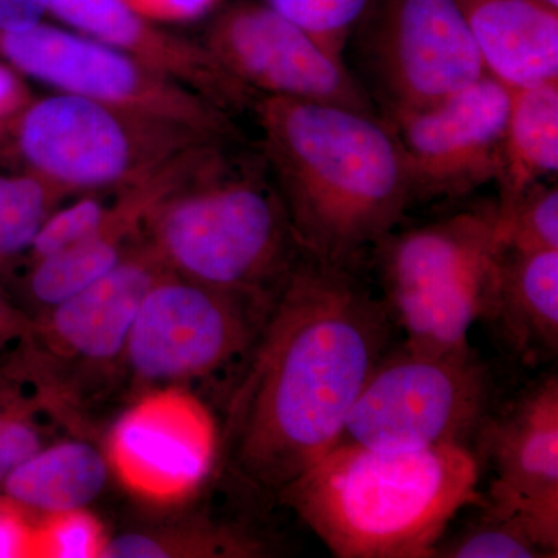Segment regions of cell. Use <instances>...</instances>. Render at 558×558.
Segmentation results:
<instances>
[{
	"label": "cell",
	"mask_w": 558,
	"mask_h": 558,
	"mask_svg": "<svg viewBox=\"0 0 558 558\" xmlns=\"http://www.w3.org/2000/svg\"><path fill=\"white\" fill-rule=\"evenodd\" d=\"M395 325L354 267L301 253L231 396L220 446L236 478L277 498L332 449Z\"/></svg>",
	"instance_id": "obj_1"
},
{
	"label": "cell",
	"mask_w": 558,
	"mask_h": 558,
	"mask_svg": "<svg viewBox=\"0 0 558 558\" xmlns=\"http://www.w3.org/2000/svg\"><path fill=\"white\" fill-rule=\"evenodd\" d=\"M260 154L303 252L355 267L413 205L405 157L377 113L258 97Z\"/></svg>",
	"instance_id": "obj_2"
},
{
	"label": "cell",
	"mask_w": 558,
	"mask_h": 558,
	"mask_svg": "<svg viewBox=\"0 0 558 558\" xmlns=\"http://www.w3.org/2000/svg\"><path fill=\"white\" fill-rule=\"evenodd\" d=\"M472 450L337 442L278 494L339 558H433L462 510L484 501Z\"/></svg>",
	"instance_id": "obj_3"
},
{
	"label": "cell",
	"mask_w": 558,
	"mask_h": 558,
	"mask_svg": "<svg viewBox=\"0 0 558 558\" xmlns=\"http://www.w3.org/2000/svg\"><path fill=\"white\" fill-rule=\"evenodd\" d=\"M238 143L202 150L150 207L142 233L175 277L271 300L303 248L263 154Z\"/></svg>",
	"instance_id": "obj_4"
},
{
	"label": "cell",
	"mask_w": 558,
	"mask_h": 558,
	"mask_svg": "<svg viewBox=\"0 0 558 558\" xmlns=\"http://www.w3.org/2000/svg\"><path fill=\"white\" fill-rule=\"evenodd\" d=\"M213 137L175 121L51 92L35 97L0 148L70 196L143 182Z\"/></svg>",
	"instance_id": "obj_5"
},
{
	"label": "cell",
	"mask_w": 558,
	"mask_h": 558,
	"mask_svg": "<svg viewBox=\"0 0 558 558\" xmlns=\"http://www.w3.org/2000/svg\"><path fill=\"white\" fill-rule=\"evenodd\" d=\"M374 248L389 314L414 339L458 343L490 315L505 253L497 202L389 233Z\"/></svg>",
	"instance_id": "obj_6"
},
{
	"label": "cell",
	"mask_w": 558,
	"mask_h": 558,
	"mask_svg": "<svg viewBox=\"0 0 558 558\" xmlns=\"http://www.w3.org/2000/svg\"><path fill=\"white\" fill-rule=\"evenodd\" d=\"M497 376L470 347L428 355L400 347L371 373L341 433L343 442L374 450L436 446L473 451L501 407Z\"/></svg>",
	"instance_id": "obj_7"
},
{
	"label": "cell",
	"mask_w": 558,
	"mask_h": 558,
	"mask_svg": "<svg viewBox=\"0 0 558 558\" xmlns=\"http://www.w3.org/2000/svg\"><path fill=\"white\" fill-rule=\"evenodd\" d=\"M274 300L165 275L143 300L120 366L143 396L244 365Z\"/></svg>",
	"instance_id": "obj_8"
},
{
	"label": "cell",
	"mask_w": 558,
	"mask_h": 558,
	"mask_svg": "<svg viewBox=\"0 0 558 558\" xmlns=\"http://www.w3.org/2000/svg\"><path fill=\"white\" fill-rule=\"evenodd\" d=\"M354 33L366 94L388 124L486 75L458 0H368Z\"/></svg>",
	"instance_id": "obj_9"
},
{
	"label": "cell",
	"mask_w": 558,
	"mask_h": 558,
	"mask_svg": "<svg viewBox=\"0 0 558 558\" xmlns=\"http://www.w3.org/2000/svg\"><path fill=\"white\" fill-rule=\"evenodd\" d=\"M0 61L57 94L137 110L213 137L240 140L227 110L130 54L72 28L40 21L21 31H0Z\"/></svg>",
	"instance_id": "obj_10"
},
{
	"label": "cell",
	"mask_w": 558,
	"mask_h": 558,
	"mask_svg": "<svg viewBox=\"0 0 558 558\" xmlns=\"http://www.w3.org/2000/svg\"><path fill=\"white\" fill-rule=\"evenodd\" d=\"M202 44L256 97L325 102L379 116L343 57L264 2H238L223 10Z\"/></svg>",
	"instance_id": "obj_11"
},
{
	"label": "cell",
	"mask_w": 558,
	"mask_h": 558,
	"mask_svg": "<svg viewBox=\"0 0 558 558\" xmlns=\"http://www.w3.org/2000/svg\"><path fill=\"white\" fill-rule=\"evenodd\" d=\"M512 90L486 75L389 123L414 202L457 199L497 183Z\"/></svg>",
	"instance_id": "obj_12"
},
{
	"label": "cell",
	"mask_w": 558,
	"mask_h": 558,
	"mask_svg": "<svg viewBox=\"0 0 558 558\" xmlns=\"http://www.w3.org/2000/svg\"><path fill=\"white\" fill-rule=\"evenodd\" d=\"M473 453L495 480L487 498L519 510L550 557L558 556V379L537 380L481 429Z\"/></svg>",
	"instance_id": "obj_13"
},
{
	"label": "cell",
	"mask_w": 558,
	"mask_h": 558,
	"mask_svg": "<svg viewBox=\"0 0 558 558\" xmlns=\"http://www.w3.org/2000/svg\"><path fill=\"white\" fill-rule=\"evenodd\" d=\"M215 453L211 421L185 389L140 396L110 435L113 470L149 498L189 494L208 475Z\"/></svg>",
	"instance_id": "obj_14"
},
{
	"label": "cell",
	"mask_w": 558,
	"mask_h": 558,
	"mask_svg": "<svg viewBox=\"0 0 558 558\" xmlns=\"http://www.w3.org/2000/svg\"><path fill=\"white\" fill-rule=\"evenodd\" d=\"M170 274L145 238L97 282L44 311L33 341L51 355L90 366H120L143 300Z\"/></svg>",
	"instance_id": "obj_15"
},
{
	"label": "cell",
	"mask_w": 558,
	"mask_h": 558,
	"mask_svg": "<svg viewBox=\"0 0 558 558\" xmlns=\"http://www.w3.org/2000/svg\"><path fill=\"white\" fill-rule=\"evenodd\" d=\"M64 27L121 50L233 113L253 109L256 95L229 75L197 40L157 27L126 0H44Z\"/></svg>",
	"instance_id": "obj_16"
},
{
	"label": "cell",
	"mask_w": 558,
	"mask_h": 558,
	"mask_svg": "<svg viewBox=\"0 0 558 558\" xmlns=\"http://www.w3.org/2000/svg\"><path fill=\"white\" fill-rule=\"evenodd\" d=\"M484 72L510 90L558 83V10L538 0H458Z\"/></svg>",
	"instance_id": "obj_17"
},
{
	"label": "cell",
	"mask_w": 558,
	"mask_h": 558,
	"mask_svg": "<svg viewBox=\"0 0 558 558\" xmlns=\"http://www.w3.org/2000/svg\"><path fill=\"white\" fill-rule=\"evenodd\" d=\"M524 362L556 357L558 349V250H506L488 318Z\"/></svg>",
	"instance_id": "obj_18"
},
{
	"label": "cell",
	"mask_w": 558,
	"mask_h": 558,
	"mask_svg": "<svg viewBox=\"0 0 558 558\" xmlns=\"http://www.w3.org/2000/svg\"><path fill=\"white\" fill-rule=\"evenodd\" d=\"M109 453L90 440L47 444L3 481L2 495L31 513L46 517L89 508L108 486Z\"/></svg>",
	"instance_id": "obj_19"
},
{
	"label": "cell",
	"mask_w": 558,
	"mask_h": 558,
	"mask_svg": "<svg viewBox=\"0 0 558 558\" xmlns=\"http://www.w3.org/2000/svg\"><path fill=\"white\" fill-rule=\"evenodd\" d=\"M557 171L558 83L512 90L497 180L499 213Z\"/></svg>",
	"instance_id": "obj_20"
},
{
	"label": "cell",
	"mask_w": 558,
	"mask_h": 558,
	"mask_svg": "<svg viewBox=\"0 0 558 558\" xmlns=\"http://www.w3.org/2000/svg\"><path fill=\"white\" fill-rule=\"evenodd\" d=\"M475 513L459 531L442 535L433 550L440 558H543L550 557L539 545L519 510L484 495Z\"/></svg>",
	"instance_id": "obj_21"
},
{
	"label": "cell",
	"mask_w": 558,
	"mask_h": 558,
	"mask_svg": "<svg viewBox=\"0 0 558 558\" xmlns=\"http://www.w3.org/2000/svg\"><path fill=\"white\" fill-rule=\"evenodd\" d=\"M264 548L256 539L223 526L202 523L178 531L126 532L106 538L102 558L160 557H259Z\"/></svg>",
	"instance_id": "obj_22"
},
{
	"label": "cell",
	"mask_w": 558,
	"mask_h": 558,
	"mask_svg": "<svg viewBox=\"0 0 558 558\" xmlns=\"http://www.w3.org/2000/svg\"><path fill=\"white\" fill-rule=\"evenodd\" d=\"M69 197L35 172H0V266L27 258L40 227Z\"/></svg>",
	"instance_id": "obj_23"
},
{
	"label": "cell",
	"mask_w": 558,
	"mask_h": 558,
	"mask_svg": "<svg viewBox=\"0 0 558 558\" xmlns=\"http://www.w3.org/2000/svg\"><path fill=\"white\" fill-rule=\"evenodd\" d=\"M499 211V209H498ZM502 247L513 252L558 250V190L539 182L499 213Z\"/></svg>",
	"instance_id": "obj_24"
},
{
	"label": "cell",
	"mask_w": 558,
	"mask_h": 558,
	"mask_svg": "<svg viewBox=\"0 0 558 558\" xmlns=\"http://www.w3.org/2000/svg\"><path fill=\"white\" fill-rule=\"evenodd\" d=\"M106 194H80L72 204H62L54 209L33 241L28 264L75 247L100 233L116 211V197L109 202Z\"/></svg>",
	"instance_id": "obj_25"
},
{
	"label": "cell",
	"mask_w": 558,
	"mask_h": 558,
	"mask_svg": "<svg viewBox=\"0 0 558 558\" xmlns=\"http://www.w3.org/2000/svg\"><path fill=\"white\" fill-rule=\"evenodd\" d=\"M270 9L311 33L332 53L343 57L368 0H263Z\"/></svg>",
	"instance_id": "obj_26"
},
{
	"label": "cell",
	"mask_w": 558,
	"mask_h": 558,
	"mask_svg": "<svg viewBox=\"0 0 558 558\" xmlns=\"http://www.w3.org/2000/svg\"><path fill=\"white\" fill-rule=\"evenodd\" d=\"M106 538L101 524L86 509L46 517L36 531L35 557H100Z\"/></svg>",
	"instance_id": "obj_27"
},
{
	"label": "cell",
	"mask_w": 558,
	"mask_h": 558,
	"mask_svg": "<svg viewBox=\"0 0 558 558\" xmlns=\"http://www.w3.org/2000/svg\"><path fill=\"white\" fill-rule=\"evenodd\" d=\"M32 414L28 403L0 388V486L14 469L47 446Z\"/></svg>",
	"instance_id": "obj_28"
},
{
	"label": "cell",
	"mask_w": 558,
	"mask_h": 558,
	"mask_svg": "<svg viewBox=\"0 0 558 558\" xmlns=\"http://www.w3.org/2000/svg\"><path fill=\"white\" fill-rule=\"evenodd\" d=\"M31 512L5 495L0 497V558L35 557L36 531Z\"/></svg>",
	"instance_id": "obj_29"
},
{
	"label": "cell",
	"mask_w": 558,
	"mask_h": 558,
	"mask_svg": "<svg viewBox=\"0 0 558 558\" xmlns=\"http://www.w3.org/2000/svg\"><path fill=\"white\" fill-rule=\"evenodd\" d=\"M35 95L28 90L24 76L0 61V146L9 138L21 113Z\"/></svg>",
	"instance_id": "obj_30"
},
{
	"label": "cell",
	"mask_w": 558,
	"mask_h": 558,
	"mask_svg": "<svg viewBox=\"0 0 558 558\" xmlns=\"http://www.w3.org/2000/svg\"><path fill=\"white\" fill-rule=\"evenodd\" d=\"M148 20H193L211 9L216 0H126Z\"/></svg>",
	"instance_id": "obj_31"
},
{
	"label": "cell",
	"mask_w": 558,
	"mask_h": 558,
	"mask_svg": "<svg viewBox=\"0 0 558 558\" xmlns=\"http://www.w3.org/2000/svg\"><path fill=\"white\" fill-rule=\"evenodd\" d=\"M33 332L35 322L22 314L0 288V351L21 341H33Z\"/></svg>",
	"instance_id": "obj_32"
},
{
	"label": "cell",
	"mask_w": 558,
	"mask_h": 558,
	"mask_svg": "<svg viewBox=\"0 0 558 558\" xmlns=\"http://www.w3.org/2000/svg\"><path fill=\"white\" fill-rule=\"evenodd\" d=\"M44 0H0V31H21L44 21Z\"/></svg>",
	"instance_id": "obj_33"
},
{
	"label": "cell",
	"mask_w": 558,
	"mask_h": 558,
	"mask_svg": "<svg viewBox=\"0 0 558 558\" xmlns=\"http://www.w3.org/2000/svg\"><path fill=\"white\" fill-rule=\"evenodd\" d=\"M543 5L549 7V9L558 10V0H538Z\"/></svg>",
	"instance_id": "obj_34"
}]
</instances>
